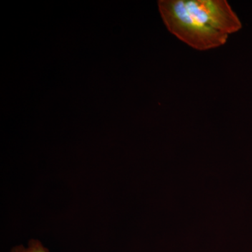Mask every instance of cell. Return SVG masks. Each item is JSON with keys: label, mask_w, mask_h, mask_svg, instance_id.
Here are the masks:
<instances>
[{"label": "cell", "mask_w": 252, "mask_h": 252, "mask_svg": "<svg viewBox=\"0 0 252 252\" xmlns=\"http://www.w3.org/2000/svg\"><path fill=\"white\" fill-rule=\"evenodd\" d=\"M158 7L167 30L198 51L224 45L242 28L225 0H161Z\"/></svg>", "instance_id": "cell-1"}, {"label": "cell", "mask_w": 252, "mask_h": 252, "mask_svg": "<svg viewBox=\"0 0 252 252\" xmlns=\"http://www.w3.org/2000/svg\"><path fill=\"white\" fill-rule=\"evenodd\" d=\"M9 252H50L43 243L36 239H31L26 246L18 245L14 247Z\"/></svg>", "instance_id": "cell-2"}]
</instances>
